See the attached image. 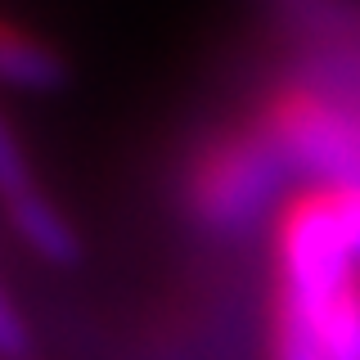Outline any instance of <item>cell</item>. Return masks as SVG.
Masks as SVG:
<instances>
[{
    "label": "cell",
    "instance_id": "1",
    "mask_svg": "<svg viewBox=\"0 0 360 360\" xmlns=\"http://www.w3.org/2000/svg\"><path fill=\"white\" fill-rule=\"evenodd\" d=\"M288 180V162L266 140L257 122L225 127L185 167V207L207 230H243L270 202L279 198Z\"/></svg>",
    "mask_w": 360,
    "mask_h": 360
},
{
    "label": "cell",
    "instance_id": "2",
    "mask_svg": "<svg viewBox=\"0 0 360 360\" xmlns=\"http://www.w3.org/2000/svg\"><path fill=\"white\" fill-rule=\"evenodd\" d=\"M252 122L288 172H307L311 180H360V122L315 86H279Z\"/></svg>",
    "mask_w": 360,
    "mask_h": 360
},
{
    "label": "cell",
    "instance_id": "3",
    "mask_svg": "<svg viewBox=\"0 0 360 360\" xmlns=\"http://www.w3.org/2000/svg\"><path fill=\"white\" fill-rule=\"evenodd\" d=\"M63 82H68V63H63L59 45L14 18H0V86L59 90Z\"/></svg>",
    "mask_w": 360,
    "mask_h": 360
},
{
    "label": "cell",
    "instance_id": "4",
    "mask_svg": "<svg viewBox=\"0 0 360 360\" xmlns=\"http://www.w3.org/2000/svg\"><path fill=\"white\" fill-rule=\"evenodd\" d=\"M9 225H14V234L22 243L32 248L37 257H45V262H77V230L72 221L59 212V202H54L50 194H32L27 202H18V207H9Z\"/></svg>",
    "mask_w": 360,
    "mask_h": 360
},
{
    "label": "cell",
    "instance_id": "5",
    "mask_svg": "<svg viewBox=\"0 0 360 360\" xmlns=\"http://www.w3.org/2000/svg\"><path fill=\"white\" fill-rule=\"evenodd\" d=\"M32 194H41V185L27 167V153H22V140H18L14 122L0 112V202H5V212H9V207H18V202H27Z\"/></svg>",
    "mask_w": 360,
    "mask_h": 360
},
{
    "label": "cell",
    "instance_id": "6",
    "mask_svg": "<svg viewBox=\"0 0 360 360\" xmlns=\"http://www.w3.org/2000/svg\"><path fill=\"white\" fill-rule=\"evenodd\" d=\"M22 352H27V320H22V311L14 307V297L0 288V356L14 360Z\"/></svg>",
    "mask_w": 360,
    "mask_h": 360
}]
</instances>
